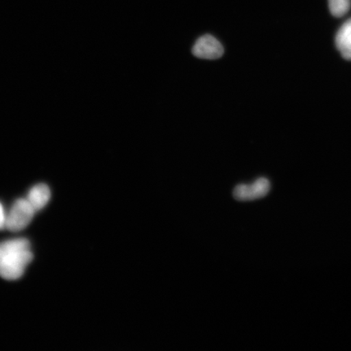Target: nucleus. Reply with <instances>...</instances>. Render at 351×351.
Instances as JSON below:
<instances>
[{"instance_id": "f257e3e1", "label": "nucleus", "mask_w": 351, "mask_h": 351, "mask_svg": "<svg viewBox=\"0 0 351 351\" xmlns=\"http://www.w3.org/2000/svg\"><path fill=\"white\" fill-rule=\"evenodd\" d=\"M33 258L27 239H13L0 243V276L8 280L19 279Z\"/></svg>"}, {"instance_id": "f03ea898", "label": "nucleus", "mask_w": 351, "mask_h": 351, "mask_svg": "<svg viewBox=\"0 0 351 351\" xmlns=\"http://www.w3.org/2000/svg\"><path fill=\"white\" fill-rule=\"evenodd\" d=\"M35 210L27 199H17L6 217V228L17 232L25 229L32 222Z\"/></svg>"}, {"instance_id": "7ed1b4c3", "label": "nucleus", "mask_w": 351, "mask_h": 351, "mask_svg": "<svg viewBox=\"0 0 351 351\" xmlns=\"http://www.w3.org/2000/svg\"><path fill=\"white\" fill-rule=\"evenodd\" d=\"M271 184L269 179L260 178L251 185L240 184L234 188V199L239 201H252L265 197L270 191Z\"/></svg>"}, {"instance_id": "20e7f679", "label": "nucleus", "mask_w": 351, "mask_h": 351, "mask_svg": "<svg viewBox=\"0 0 351 351\" xmlns=\"http://www.w3.org/2000/svg\"><path fill=\"white\" fill-rule=\"evenodd\" d=\"M225 49L222 44L213 35L205 34L197 38L192 47V54L197 58L204 60H217L223 55Z\"/></svg>"}, {"instance_id": "39448f33", "label": "nucleus", "mask_w": 351, "mask_h": 351, "mask_svg": "<svg viewBox=\"0 0 351 351\" xmlns=\"http://www.w3.org/2000/svg\"><path fill=\"white\" fill-rule=\"evenodd\" d=\"M335 43L342 57L351 60V19L341 26L337 33Z\"/></svg>"}, {"instance_id": "423d86ee", "label": "nucleus", "mask_w": 351, "mask_h": 351, "mask_svg": "<svg viewBox=\"0 0 351 351\" xmlns=\"http://www.w3.org/2000/svg\"><path fill=\"white\" fill-rule=\"evenodd\" d=\"M51 191L46 184H38L34 186L29 192V203L32 204L35 212L45 207L48 201L50 200Z\"/></svg>"}, {"instance_id": "0eeeda50", "label": "nucleus", "mask_w": 351, "mask_h": 351, "mask_svg": "<svg viewBox=\"0 0 351 351\" xmlns=\"http://www.w3.org/2000/svg\"><path fill=\"white\" fill-rule=\"evenodd\" d=\"M351 0H328L329 10L336 17L343 16L350 10Z\"/></svg>"}, {"instance_id": "6e6552de", "label": "nucleus", "mask_w": 351, "mask_h": 351, "mask_svg": "<svg viewBox=\"0 0 351 351\" xmlns=\"http://www.w3.org/2000/svg\"><path fill=\"white\" fill-rule=\"evenodd\" d=\"M6 216L1 203H0V230L6 228Z\"/></svg>"}]
</instances>
